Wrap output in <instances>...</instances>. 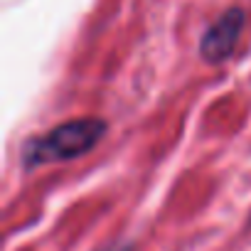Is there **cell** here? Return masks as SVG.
Returning <instances> with one entry per match:
<instances>
[{"label":"cell","mask_w":251,"mask_h":251,"mask_svg":"<svg viewBox=\"0 0 251 251\" xmlns=\"http://www.w3.org/2000/svg\"><path fill=\"white\" fill-rule=\"evenodd\" d=\"M106 133V121L101 118H72L54 128H50L45 136H35L25 141L23 146V165L25 170L42 168L50 163H67L74 158L86 155L96 148V143Z\"/></svg>","instance_id":"cell-1"},{"label":"cell","mask_w":251,"mask_h":251,"mask_svg":"<svg viewBox=\"0 0 251 251\" xmlns=\"http://www.w3.org/2000/svg\"><path fill=\"white\" fill-rule=\"evenodd\" d=\"M99 251H128V246H123V244H111V246L99 249Z\"/></svg>","instance_id":"cell-3"},{"label":"cell","mask_w":251,"mask_h":251,"mask_svg":"<svg viewBox=\"0 0 251 251\" xmlns=\"http://www.w3.org/2000/svg\"><path fill=\"white\" fill-rule=\"evenodd\" d=\"M244 23H246V18H244V10H239V8H229L224 15H219V20L212 23L200 40L202 59L209 64L226 62L241 37Z\"/></svg>","instance_id":"cell-2"}]
</instances>
